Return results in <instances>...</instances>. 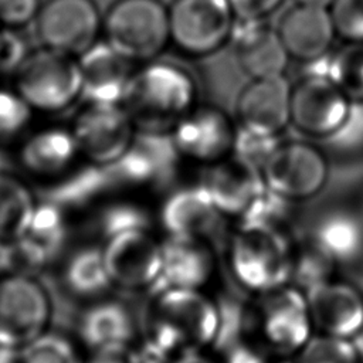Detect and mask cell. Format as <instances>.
<instances>
[{"mask_svg":"<svg viewBox=\"0 0 363 363\" xmlns=\"http://www.w3.org/2000/svg\"><path fill=\"white\" fill-rule=\"evenodd\" d=\"M153 294L140 349L145 363H167L216 343L221 309L201 289L167 288Z\"/></svg>","mask_w":363,"mask_h":363,"instance_id":"1","label":"cell"},{"mask_svg":"<svg viewBox=\"0 0 363 363\" xmlns=\"http://www.w3.org/2000/svg\"><path fill=\"white\" fill-rule=\"evenodd\" d=\"M193 77L172 62H152L133 72L121 105L136 130L150 135L172 132L196 106Z\"/></svg>","mask_w":363,"mask_h":363,"instance_id":"2","label":"cell"},{"mask_svg":"<svg viewBox=\"0 0 363 363\" xmlns=\"http://www.w3.org/2000/svg\"><path fill=\"white\" fill-rule=\"evenodd\" d=\"M228 250L231 272L245 289L264 295L291 281L294 242L279 225L241 220Z\"/></svg>","mask_w":363,"mask_h":363,"instance_id":"3","label":"cell"},{"mask_svg":"<svg viewBox=\"0 0 363 363\" xmlns=\"http://www.w3.org/2000/svg\"><path fill=\"white\" fill-rule=\"evenodd\" d=\"M54 301L37 274H0V347L17 352L51 329Z\"/></svg>","mask_w":363,"mask_h":363,"instance_id":"4","label":"cell"},{"mask_svg":"<svg viewBox=\"0 0 363 363\" xmlns=\"http://www.w3.org/2000/svg\"><path fill=\"white\" fill-rule=\"evenodd\" d=\"M14 88L33 111L61 112L81 98L77 57L41 47L28 51L13 74Z\"/></svg>","mask_w":363,"mask_h":363,"instance_id":"5","label":"cell"},{"mask_svg":"<svg viewBox=\"0 0 363 363\" xmlns=\"http://www.w3.org/2000/svg\"><path fill=\"white\" fill-rule=\"evenodd\" d=\"M102 28L106 43L132 62L153 60L170 41L169 10L160 0H116Z\"/></svg>","mask_w":363,"mask_h":363,"instance_id":"6","label":"cell"},{"mask_svg":"<svg viewBox=\"0 0 363 363\" xmlns=\"http://www.w3.org/2000/svg\"><path fill=\"white\" fill-rule=\"evenodd\" d=\"M167 10L170 41L184 54H213L233 35L235 16L227 0H173Z\"/></svg>","mask_w":363,"mask_h":363,"instance_id":"7","label":"cell"},{"mask_svg":"<svg viewBox=\"0 0 363 363\" xmlns=\"http://www.w3.org/2000/svg\"><path fill=\"white\" fill-rule=\"evenodd\" d=\"M69 129L78 152L95 166L118 163L136 138V128L121 104L86 102Z\"/></svg>","mask_w":363,"mask_h":363,"instance_id":"8","label":"cell"},{"mask_svg":"<svg viewBox=\"0 0 363 363\" xmlns=\"http://www.w3.org/2000/svg\"><path fill=\"white\" fill-rule=\"evenodd\" d=\"M259 170L267 190L286 201L313 197L328 180L325 156L303 142L278 143Z\"/></svg>","mask_w":363,"mask_h":363,"instance_id":"9","label":"cell"},{"mask_svg":"<svg viewBox=\"0 0 363 363\" xmlns=\"http://www.w3.org/2000/svg\"><path fill=\"white\" fill-rule=\"evenodd\" d=\"M34 23L41 47L77 58L98 43L102 28L94 0H45Z\"/></svg>","mask_w":363,"mask_h":363,"instance_id":"10","label":"cell"},{"mask_svg":"<svg viewBox=\"0 0 363 363\" xmlns=\"http://www.w3.org/2000/svg\"><path fill=\"white\" fill-rule=\"evenodd\" d=\"M353 102L325 75L306 74L291 91V123L312 138H333Z\"/></svg>","mask_w":363,"mask_h":363,"instance_id":"11","label":"cell"},{"mask_svg":"<svg viewBox=\"0 0 363 363\" xmlns=\"http://www.w3.org/2000/svg\"><path fill=\"white\" fill-rule=\"evenodd\" d=\"M102 254L112 285L126 289L155 286L162 267V242L149 233V228L106 237Z\"/></svg>","mask_w":363,"mask_h":363,"instance_id":"12","label":"cell"},{"mask_svg":"<svg viewBox=\"0 0 363 363\" xmlns=\"http://www.w3.org/2000/svg\"><path fill=\"white\" fill-rule=\"evenodd\" d=\"M237 130L216 106H194L172 130L174 152L207 166L234 153Z\"/></svg>","mask_w":363,"mask_h":363,"instance_id":"13","label":"cell"},{"mask_svg":"<svg viewBox=\"0 0 363 363\" xmlns=\"http://www.w3.org/2000/svg\"><path fill=\"white\" fill-rule=\"evenodd\" d=\"M264 295L258 313L261 336L275 350L299 352L313 328L305 292L285 285Z\"/></svg>","mask_w":363,"mask_h":363,"instance_id":"14","label":"cell"},{"mask_svg":"<svg viewBox=\"0 0 363 363\" xmlns=\"http://www.w3.org/2000/svg\"><path fill=\"white\" fill-rule=\"evenodd\" d=\"M291 91L284 75L252 79L237 101L241 129L277 138L291 123Z\"/></svg>","mask_w":363,"mask_h":363,"instance_id":"15","label":"cell"},{"mask_svg":"<svg viewBox=\"0 0 363 363\" xmlns=\"http://www.w3.org/2000/svg\"><path fill=\"white\" fill-rule=\"evenodd\" d=\"M303 292L312 325L322 333L354 339L363 332V295L353 285L330 278Z\"/></svg>","mask_w":363,"mask_h":363,"instance_id":"16","label":"cell"},{"mask_svg":"<svg viewBox=\"0 0 363 363\" xmlns=\"http://www.w3.org/2000/svg\"><path fill=\"white\" fill-rule=\"evenodd\" d=\"M201 186L221 216L240 218L267 190L259 167L235 153L210 164Z\"/></svg>","mask_w":363,"mask_h":363,"instance_id":"17","label":"cell"},{"mask_svg":"<svg viewBox=\"0 0 363 363\" xmlns=\"http://www.w3.org/2000/svg\"><path fill=\"white\" fill-rule=\"evenodd\" d=\"M67 237L62 207L50 200L38 201L28 227L14 242L20 269L40 275L55 265L61 259Z\"/></svg>","mask_w":363,"mask_h":363,"instance_id":"18","label":"cell"},{"mask_svg":"<svg viewBox=\"0 0 363 363\" xmlns=\"http://www.w3.org/2000/svg\"><path fill=\"white\" fill-rule=\"evenodd\" d=\"M214 271V255L207 240L169 235L162 242V267L153 292L167 288L201 289Z\"/></svg>","mask_w":363,"mask_h":363,"instance_id":"19","label":"cell"},{"mask_svg":"<svg viewBox=\"0 0 363 363\" xmlns=\"http://www.w3.org/2000/svg\"><path fill=\"white\" fill-rule=\"evenodd\" d=\"M81 98L89 104H121L133 74L132 61L108 43H95L78 58Z\"/></svg>","mask_w":363,"mask_h":363,"instance_id":"20","label":"cell"},{"mask_svg":"<svg viewBox=\"0 0 363 363\" xmlns=\"http://www.w3.org/2000/svg\"><path fill=\"white\" fill-rule=\"evenodd\" d=\"M289 57L312 62L328 55L336 35L328 9L296 4L277 28Z\"/></svg>","mask_w":363,"mask_h":363,"instance_id":"21","label":"cell"},{"mask_svg":"<svg viewBox=\"0 0 363 363\" xmlns=\"http://www.w3.org/2000/svg\"><path fill=\"white\" fill-rule=\"evenodd\" d=\"M231 40L241 69L252 79L284 75L289 55L278 31L264 20H235Z\"/></svg>","mask_w":363,"mask_h":363,"instance_id":"22","label":"cell"},{"mask_svg":"<svg viewBox=\"0 0 363 363\" xmlns=\"http://www.w3.org/2000/svg\"><path fill=\"white\" fill-rule=\"evenodd\" d=\"M221 213L203 186L172 194L163 204L160 220L169 235L210 240L220 225Z\"/></svg>","mask_w":363,"mask_h":363,"instance_id":"23","label":"cell"},{"mask_svg":"<svg viewBox=\"0 0 363 363\" xmlns=\"http://www.w3.org/2000/svg\"><path fill=\"white\" fill-rule=\"evenodd\" d=\"M79 155L71 129L45 128L30 133L18 149L21 167L34 177H60Z\"/></svg>","mask_w":363,"mask_h":363,"instance_id":"24","label":"cell"},{"mask_svg":"<svg viewBox=\"0 0 363 363\" xmlns=\"http://www.w3.org/2000/svg\"><path fill=\"white\" fill-rule=\"evenodd\" d=\"M79 340L92 352L115 345L132 343L136 325L130 311L116 301H101L88 306L78 319Z\"/></svg>","mask_w":363,"mask_h":363,"instance_id":"25","label":"cell"},{"mask_svg":"<svg viewBox=\"0 0 363 363\" xmlns=\"http://www.w3.org/2000/svg\"><path fill=\"white\" fill-rule=\"evenodd\" d=\"M60 279L72 296L91 299L102 295L112 286L102 247H82L72 251L62 261Z\"/></svg>","mask_w":363,"mask_h":363,"instance_id":"26","label":"cell"},{"mask_svg":"<svg viewBox=\"0 0 363 363\" xmlns=\"http://www.w3.org/2000/svg\"><path fill=\"white\" fill-rule=\"evenodd\" d=\"M37 204L24 180L0 170V242H16L23 235Z\"/></svg>","mask_w":363,"mask_h":363,"instance_id":"27","label":"cell"},{"mask_svg":"<svg viewBox=\"0 0 363 363\" xmlns=\"http://www.w3.org/2000/svg\"><path fill=\"white\" fill-rule=\"evenodd\" d=\"M311 237L335 264L353 261L363 251V225L350 214L326 216L316 224Z\"/></svg>","mask_w":363,"mask_h":363,"instance_id":"28","label":"cell"},{"mask_svg":"<svg viewBox=\"0 0 363 363\" xmlns=\"http://www.w3.org/2000/svg\"><path fill=\"white\" fill-rule=\"evenodd\" d=\"M325 75L354 104H363V43H347L328 55Z\"/></svg>","mask_w":363,"mask_h":363,"instance_id":"29","label":"cell"},{"mask_svg":"<svg viewBox=\"0 0 363 363\" xmlns=\"http://www.w3.org/2000/svg\"><path fill=\"white\" fill-rule=\"evenodd\" d=\"M16 363H85V360L72 339L50 329L17 350Z\"/></svg>","mask_w":363,"mask_h":363,"instance_id":"30","label":"cell"},{"mask_svg":"<svg viewBox=\"0 0 363 363\" xmlns=\"http://www.w3.org/2000/svg\"><path fill=\"white\" fill-rule=\"evenodd\" d=\"M296 363H363V350L356 339L320 333L311 336Z\"/></svg>","mask_w":363,"mask_h":363,"instance_id":"31","label":"cell"},{"mask_svg":"<svg viewBox=\"0 0 363 363\" xmlns=\"http://www.w3.org/2000/svg\"><path fill=\"white\" fill-rule=\"evenodd\" d=\"M335 267V261L315 242L309 240L294 245L292 254V275L291 281L295 279L301 285L302 291L330 279V272Z\"/></svg>","mask_w":363,"mask_h":363,"instance_id":"32","label":"cell"},{"mask_svg":"<svg viewBox=\"0 0 363 363\" xmlns=\"http://www.w3.org/2000/svg\"><path fill=\"white\" fill-rule=\"evenodd\" d=\"M33 109L16 88L0 86V139H13L28 125Z\"/></svg>","mask_w":363,"mask_h":363,"instance_id":"33","label":"cell"},{"mask_svg":"<svg viewBox=\"0 0 363 363\" xmlns=\"http://www.w3.org/2000/svg\"><path fill=\"white\" fill-rule=\"evenodd\" d=\"M328 10L339 37L363 43V0H333Z\"/></svg>","mask_w":363,"mask_h":363,"instance_id":"34","label":"cell"},{"mask_svg":"<svg viewBox=\"0 0 363 363\" xmlns=\"http://www.w3.org/2000/svg\"><path fill=\"white\" fill-rule=\"evenodd\" d=\"M102 233L106 237L123 233L128 230H136V228H147V221L143 213L133 207L128 206H119L111 208L101 221Z\"/></svg>","mask_w":363,"mask_h":363,"instance_id":"35","label":"cell"},{"mask_svg":"<svg viewBox=\"0 0 363 363\" xmlns=\"http://www.w3.org/2000/svg\"><path fill=\"white\" fill-rule=\"evenodd\" d=\"M27 54V45L17 30L0 27V74L13 75Z\"/></svg>","mask_w":363,"mask_h":363,"instance_id":"36","label":"cell"},{"mask_svg":"<svg viewBox=\"0 0 363 363\" xmlns=\"http://www.w3.org/2000/svg\"><path fill=\"white\" fill-rule=\"evenodd\" d=\"M40 0H0V27L17 30L33 21L40 10Z\"/></svg>","mask_w":363,"mask_h":363,"instance_id":"37","label":"cell"},{"mask_svg":"<svg viewBox=\"0 0 363 363\" xmlns=\"http://www.w3.org/2000/svg\"><path fill=\"white\" fill-rule=\"evenodd\" d=\"M235 20L250 21V20H264L277 7L281 6L284 0H227Z\"/></svg>","mask_w":363,"mask_h":363,"instance_id":"38","label":"cell"},{"mask_svg":"<svg viewBox=\"0 0 363 363\" xmlns=\"http://www.w3.org/2000/svg\"><path fill=\"white\" fill-rule=\"evenodd\" d=\"M85 363H143V360L139 349L125 343L98 349Z\"/></svg>","mask_w":363,"mask_h":363,"instance_id":"39","label":"cell"},{"mask_svg":"<svg viewBox=\"0 0 363 363\" xmlns=\"http://www.w3.org/2000/svg\"><path fill=\"white\" fill-rule=\"evenodd\" d=\"M225 363H269L252 346L237 342L225 349Z\"/></svg>","mask_w":363,"mask_h":363,"instance_id":"40","label":"cell"},{"mask_svg":"<svg viewBox=\"0 0 363 363\" xmlns=\"http://www.w3.org/2000/svg\"><path fill=\"white\" fill-rule=\"evenodd\" d=\"M167 363H214V362L199 352H189V353H182L173 357Z\"/></svg>","mask_w":363,"mask_h":363,"instance_id":"41","label":"cell"},{"mask_svg":"<svg viewBox=\"0 0 363 363\" xmlns=\"http://www.w3.org/2000/svg\"><path fill=\"white\" fill-rule=\"evenodd\" d=\"M296 4L309 6V7H320V9H329L333 0H295Z\"/></svg>","mask_w":363,"mask_h":363,"instance_id":"42","label":"cell"},{"mask_svg":"<svg viewBox=\"0 0 363 363\" xmlns=\"http://www.w3.org/2000/svg\"><path fill=\"white\" fill-rule=\"evenodd\" d=\"M354 339H357L360 343H363V332H362V333H360L357 337H354Z\"/></svg>","mask_w":363,"mask_h":363,"instance_id":"43","label":"cell"},{"mask_svg":"<svg viewBox=\"0 0 363 363\" xmlns=\"http://www.w3.org/2000/svg\"><path fill=\"white\" fill-rule=\"evenodd\" d=\"M277 363H291V362H285V360H282V362H277Z\"/></svg>","mask_w":363,"mask_h":363,"instance_id":"44","label":"cell"}]
</instances>
